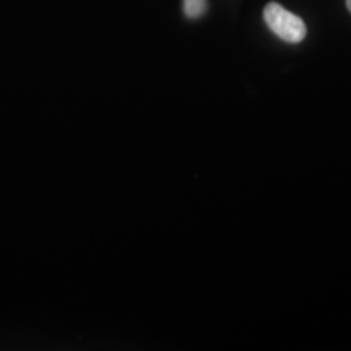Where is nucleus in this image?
<instances>
[{
  "label": "nucleus",
  "instance_id": "1",
  "mask_svg": "<svg viewBox=\"0 0 351 351\" xmlns=\"http://www.w3.org/2000/svg\"><path fill=\"white\" fill-rule=\"evenodd\" d=\"M263 20L276 36L287 43H301L306 38V25L295 13L285 10L276 2H270L263 10Z\"/></svg>",
  "mask_w": 351,
  "mask_h": 351
},
{
  "label": "nucleus",
  "instance_id": "2",
  "mask_svg": "<svg viewBox=\"0 0 351 351\" xmlns=\"http://www.w3.org/2000/svg\"><path fill=\"white\" fill-rule=\"evenodd\" d=\"M207 10V0H184V12L189 19L202 16Z\"/></svg>",
  "mask_w": 351,
  "mask_h": 351
},
{
  "label": "nucleus",
  "instance_id": "3",
  "mask_svg": "<svg viewBox=\"0 0 351 351\" xmlns=\"http://www.w3.org/2000/svg\"><path fill=\"white\" fill-rule=\"evenodd\" d=\"M346 7H348V10L351 12V0H346Z\"/></svg>",
  "mask_w": 351,
  "mask_h": 351
}]
</instances>
